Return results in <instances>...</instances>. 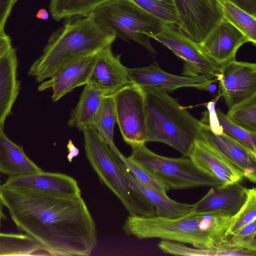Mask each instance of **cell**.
I'll use <instances>...</instances> for the list:
<instances>
[{
	"label": "cell",
	"mask_w": 256,
	"mask_h": 256,
	"mask_svg": "<svg viewBox=\"0 0 256 256\" xmlns=\"http://www.w3.org/2000/svg\"><path fill=\"white\" fill-rule=\"evenodd\" d=\"M0 202L18 228L50 256H88L96 245L95 222L81 196H54L0 182Z\"/></svg>",
	"instance_id": "cell-1"
},
{
	"label": "cell",
	"mask_w": 256,
	"mask_h": 256,
	"mask_svg": "<svg viewBox=\"0 0 256 256\" xmlns=\"http://www.w3.org/2000/svg\"><path fill=\"white\" fill-rule=\"evenodd\" d=\"M232 216L219 213L192 212L176 218L130 214L122 230L139 239L158 238L199 248H217Z\"/></svg>",
	"instance_id": "cell-2"
},
{
	"label": "cell",
	"mask_w": 256,
	"mask_h": 256,
	"mask_svg": "<svg viewBox=\"0 0 256 256\" xmlns=\"http://www.w3.org/2000/svg\"><path fill=\"white\" fill-rule=\"evenodd\" d=\"M116 38L114 34L100 28L89 15L67 18L50 36L28 74L42 82L64 66L111 45Z\"/></svg>",
	"instance_id": "cell-3"
},
{
	"label": "cell",
	"mask_w": 256,
	"mask_h": 256,
	"mask_svg": "<svg viewBox=\"0 0 256 256\" xmlns=\"http://www.w3.org/2000/svg\"><path fill=\"white\" fill-rule=\"evenodd\" d=\"M142 88L144 96L146 142L165 144L188 157L194 141L200 137L201 121L167 92L155 88Z\"/></svg>",
	"instance_id": "cell-4"
},
{
	"label": "cell",
	"mask_w": 256,
	"mask_h": 256,
	"mask_svg": "<svg viewBox=\"0 0 256 256\" xmlns=\"http://www.w3.org/2000/svg\"><path fill=\"white\" fill-rule=\"evenodd\" d=\"M86 156L100 181L120 200L130 214L156 216L149 202L132 186L126 167L93 126L82 130Z\"/></svg>",
	"instance_id": "cell-5"
},
{
	"label": "cell",
	"mask_w": 256,
	"mask_h": 256,
	"mask_svg": "<svg viewBox=\"0 0 256 256\" xmlns=\"http://www.w3.org/2000/svg\"><path fill=\"white\" fill-rule=\"evenodd\" d=\"M89 16L103 30L124 40H132L152 56L156 52L150 38L159 33L164 24L130 0H110Z\"/></svg>",
	"instance_id": "cell-6"
},
{
	"label": "cell",
	"mask_w": 256,
	"mask_h": 256,
	"mask_svg": "<svg viewBox=\"0 0 256 256\" xmlns=\"http://www.w3.org/2000/svg\"><path fill=\"white\" fill-rule=\"evenodd\" d=\"M131 147L132 152L128 158L168 190L222 185L200 170L189 157L174 158L159 155L148 149L145 144Z\"/></svg>",
	"instance_id": "cell-7"
},
{
	"label": "cell",
	"mask_w": 256,
	"mask_h": 256,
	"mask_svg": "<svg viewBox=\"0 0 256 256\" xmlns=\"http://www.w3.org/2000/svg\"><path fill=\"white\" fill-rule=\"evenodd\" d=\"M152 39L185 62L184 74L186 76H200L209 80L218 79L220 65L208 58L198 43L190 39L177 26L164 23L161 31Z\"/></svg>",
	"instance_id": "cell-8"
},
{
	"label": "cell",
	"mask_w": 256,
	"mask_h": 256,
	"mask_svg": "<svg viewBox=\"0 0 256 256\" xmlns=\"http://www.w3.org/2000/svg\"><path fill=\"white\" fill-rule=\"evenodd\" d=\"M116 123L124 141L146 144L147 138L144 96L142 88L128 84L114 96Z\"/></svg>",
	"instance_id": "cell-9"
},
{
	"label": "cell",
	"mask_w": 256,
	"mask_h": 256,
	"mask_svg": "<svg viewBox=\"0 0 256 256\" xmlns=\"http://www.w3.org/2000/svg\"><path fill=\"white\" fill-rule=\"evenodd\" d=\"M178 28L194 42H201L224 18L218 0H173Z\"/></svg>",
	"instance_id": "cell-10"
},
{
	"label": "cell",
	"mask_w": 256,
	"mask_h": 256,
	"mask_svg": "<svg viewBox=\"0 0 256 256\" xmlns=\"http://www.w3.org/2000/svg\"><path fill=\"white\" fill-rule=\"evenodd\" d=\"M220 92L228 107L256 94V64L230 60L220 65Z\"/></svg>",
	"instance_id": "cell-11"
},
{
	"label": "cell",
	"mask_w": 256,
	"mask_h": 256,
	"mask_svg": "<svg viewBox=\"0 0 256 256\" xmlns=\"http://www.w3.org/2000/svg\"><path fill=\"white\" fill-rule=\"evenodd\" d=\"M127 75L131 84L142 88H155L168 92L180 88H193L208 90L216 79L209 80L203 76H180L168 73L154 62L148 66L129 68Z\"/></svg>",
	"instance_id": "cell-12"
},
{
	"label": "cell",
	"mask_w": 256,
	"mask_h": 256,
	"mask_svg": "<svg viewBox=\"0 0 256 256\" xmlns=\"http://www.w3.org/2000/svg\"><path fill=\"white\" fill-rule=\"evenodd\" d=\"M188 157L200 170L222 185L240 183L244 178L242 172L220 152L200 138L194 141Z\"/></svg>",
	"instance_id": "cell-13"
},
{
	"label": "cell",
	"mask_w": 256,
	"mask_h": 256,
	"mask_svg": "<svg viewBox=\"0 0 256 256\" xmlns=\"http://www.w3.org/2000/svg\"><path fill=\"white\" fill-rule=\"evenodd\" d=\"M130 84L127 68L121 62L120 55L113 54L111 45L96 53L86 84L102 91L108 96H114Z\"/></svg>",
	"instance_id": "cell-14"
},
{
	"label": "cell",
	"mask_w": 256,
	"mask_h": 256,
	"mask_svg": "<svg viewBox=\"0 0 256 256\" xmlns=\"http://www.w3.org/2000/svg\"><path fill=\"white\" fill-rule=\"evenodd\" d=\"M12 188L58 196H81L77 181L65 174L44 171L29 175L8 178L2 183Z\"/></svg>",
	"instance_id": "cell-15"
},
{
	"label": "cell",
	"mask_w": 256,
	"mask_h": 256,
	"mask_svg": "<svg viewBox=\"0 0 256 256\" xmlns=\"http://www.w3.org/2000/svg\"><path fill=\"white\" fill-rule=\"evenodd\" d=\"M246 42V37L223 18L198 44L208 58L222 65L236 60L238 50Z\"/></svg>",
	"instance_id": "cell-16"
},
{
	"label": "cell",
	"mask_w": 256,
	"mask_h": 256,
	"mask_svg": "<svg viewBox=\"0 0 256 256\" xmlns=\"http://www.w3.org/2000/svg\"><path fill=\"white\" fill-rule=\"evenodd\" d=\"M201 122L199 138L217 148L242 172L244 178L256 183V153L222 132H213L208 123Z\"/></svg>",
	"instance_id": "cell-17"
},
{
	"label": "cell",
	"mask_w": 256,
	"mask_h": 256,
	"mask_svg": "<svg viewBox=\"0 0 256 256\" xmlns=\"http://www.w3.org/2000/svg\"><path fill=\"white\" fill-rule=\"evenodd\" d=\"M96 54L84 57L61 68L38 87L40 92L52 89L54 102L75 88L88 83Z\"/></svg>",
	"instance_id": "cell-18"
},
{
	"label": "cell",
	"mask_w": 256,
	"mask_h": 256,
	"mask_svg": "<svg viewBox=\"0 0 256 256\" xmlns=\"http://www.w3.org/2000/svg\"><path fill=\"white\" fill-rule=\"evenodd\" d=\"M246 190L240 183L211 186L195 204L193 212L219 213L232 216L244 202Z\"/></svg>",
	"instance_id": "cell-19"
},
{
	"label": "cell",
	"mask_w": 256,
	"mask_h": 256,
	"mask_svg": "<svg viewBox=\"0 0 256 256\" xmlns=\"http://www.w3.org/2000/svg\"><path fill=\"white\" fill-rule=\"evenodd\" d=\"M18 62L14 48L0 58V130L4 129L6 119L12 114L19 94L20 82L17 78Z\"/></svg>",
	"instance_id": "cell-20"
},
{
	"label": "cell",
	"mask_w": 256,
	"mask_h": 256,
	"mask_svg": "<svg viewBox=\"0 0 256 256\" xmlns=\"http://www.w3.org/2000/svg\"><path fill=\"white\" fill-rule=\"evenodd\" d=\"M20 146L0 130V172L10 177L20 176L42 172Z\"/></svg>",
	"instance_id": "cell-21"
},
{
	"label": "cell",
	"mask_w": 256,
	"mask_h": 256,
	"mask_svg": "<svg viewBox=\"0 0 256 256\" xmlns=\"http://www.w3.org/2000/svg\"><path fill=\"white\" fill-rule=\"evenodd\" d=\"M126 173L133 187L154 208L156 216L172 218L184 216L194 211L195 204L182 203L170 198L166 194L140 182L126 167Z\"/></svg>",
	"instance_id": "cell-22"
},
{
	"label": "cell",
	"mask_w": 256,
	"mask_h": 256,
	"mask_svg": "<svg viewBox=\"0 0 256 256\" xmlns=\"http://www.w3.org/2000/svg\"><path fill=\"white\" fill-rule=\"evenodd\" d=\"M106 96L102 91L88 84L85 85L68 124L80 130L86 127L92 126L96 114Z\"/></svg>",
	"instance_id": "cell-23"
},
{
	"label": "cell",
	"mask_w": 256,
	"mask_h": 256,
	"mask_svg": "<svg viewBox=\"0 0 256 256\" xmlns=\"http://www.w3.org/2000/svg\"><path fill=\"white\" fill-rule=\"evenodd\" d=\"M48 252L26 234L0 232V256L48 255Z\"/></svg>",
	"instance_id": "cell-24"
},
{
	"label": "cell",
	"mask_w": 256,
	"mask_h": 256,
	"mask_svg": "<svg viewBox=\"0 0 256 256\" xmlns=\"http://www.w3.org/2000/svg\"><path fill=\"white\" fill-rule=\"evenodd\" d=\"M110 0H51L50 9L53 18H62L88 16L99 6Z\"/></svg>",
	"instance_id": "cell-25"
},
{
	"label": "cell",
	"mask_w": 256,
	"mask_h": 256,
	"mask_svg": "<svg viewBox=\"0 0 256 256\" xmlns=\"http://www.w3.org/2000/svg\"><path fill=\"white\" fill-rule=\"evenodd\" d=\"M223 17L256 44V16L249 14L228 0H218Z\"/></svg>",
	"instance_id": "cell-26"
},
{
	"label": "cell",
	"mask_w": 256,
	"mask_h": 256,
	"mask_svg": "<svg viewBox=\"0 0 256 256\" xmlns=\"http://www.w3.org/2000/svg\"><path fill=\"white\" fill-rule=\"evenodd\" d=\"M116 123L113 96H106L94 116L92 126L108 146L114 145V128Z\"/></svg>",
	"instance_id": "cell-27"
},
{
	"label": "cell",
	"mask_w": 256,
	"mask_h": 256,
	"mask_svg": "<svg viewBox=\"0 0 256 256\" xmlns=\"http://www.w3.org/2000/svg\"><path fill=\"white\" fill-rule=\"evenodd\" d=\"M226 116L236 125L256 133V94L230 108Z\"/></svg>",
	"instance_id": "cell-28"
},
{
	"label": "cell",
	"mask_w": 256,
	"mask_h": 256,
	"mask_svg": "<svg viewBox=\"0 0 256 256\" xmlns=\"http://www.w3.org/2000/svg\"><path fill=\"white\" fill-rule=\"evenodd\" d=\"M256 220V188L246 190V200L239 210L231 217L225 232L228 238L236 233L241 228Z\"/></svg>",
	"instance_id": "cell-29"
},
{
	"label": "cell",
	"mask_w": 256,
	"mask_h": 256,
	"mask_svg": "<svg viewBox=\"0 0 256 256\" xmlns=\"http://www.w3.org/2000/svg\"><path fill=\"white\" fill-rule=\"evenodd\" d=\"M216 116L222 132L256 153V133L234 124L219 109L216 110Z\"/></svg>",
	"instance_id": "cell-30"
},
{
	"label": "cell",
	"mask_w": 256,
	"mask_h": 256,
	"mask_svg": "<svg viewBox=\"0 0 256 256\" xmlns=\"http://www.w3.org/2000/svg\"><path fill=\"white\" fill-rule=\"evenodd\" d=\"M164 23L178 26L179 20L173 0H130Z\"/></svg>",
	"instance_id": "cell-31"
},
{
	"label": "cell",
	"mask_w": 256,
	"mask_h": 256,
	"mask_svg": "<svg viewBox=\"0 0 256 256\" xmlns=\"http://www.w3.org/2000/svg\"><path fill=\"white\" fill-rule=\"evenodd\" d=\"M250 223L232 236L226 238L219 247L238 248L256 253V222Z\"/></svg>",
	"instance_id": "cell-32"
},
{
	"label": "cell",
	"mask_w": 256,
	"mask_h": 256,
	"mask_svg": "<svg viewBox=\"0 0 256 256\" xmlns=\"http://www.w3.org/2000/svg\"><path fill=\"white\" fill-rule=\"evenodd\" d=\"M163 252L186 256H224V252L220 248H192L184 244L173 241L161 240L158 244Z\"/></svg>",
	"instance_id": "cell-33"
},
{
	"label": "cell",
	"mask_w": 256,
	"mask_h": 256,
	"mask_svg": "<svg viewBox=\"0 0 256 256\" xmlns=\"http://www.w3.org/2000/svg\"><path fill=\"white\" fill-rule=\"evenodd\" d=\"M109 147L132 175L140 182L162 193L166 194V192L168 190L167 187L154 178L144 170L129 160L128 158L126 157L120 152L115 144Z\"/></svg>",
	"instance_id": "cell-34"
},
{
	"label": "cell",
	"mask_w": 256,
	"mask_h": 256,
	"mask_svg": "<svg viewBox=\"0 0 256 256\" xmlns=\"http://www.w3.org/2000/svg\"><path fill=\"white\" fill-rule=\"evenodd\" d=\"M17 0H0V34L4 32L6 22Z\"/></svg>",
	"instance_id": "cell-35"
},
{
	"label": "cell",
	"mask_w": 256,
	"mask_h": 256,
	"mask_svg": "<svg viewBox=\"0 0 256 256\" xmlns=\"http://www.w3.org/2000/svg\"><path fill=\"white\" fill-rule=\"evenodd\" d=\"M250 14L256 16V0H228Z\"/></svg>",
	"instance_id": "cell-36"
},
{
	"label": "cell",
	"mask_w": 256,
	"mask_h": 256,
	"mask_svg": "<svg viewBox=\"0 0 256 256\" xmlns=\"http://www.w3.org/2000/svg\"><path fill=\"white\" fill-rule=\"evenodd\" d=\"M12 48V40L10 36L5 32L0 34V58Z\"/></svg>",
	"instance_id": "cell-37"
},
{
	"label": "cell",
	"mask_w": 256,
	"mask_h": 256,
	"mask_svg": "<svg viewBox=\"0 0 256 256\" xmlns=\"http://www.w3.org/2000/svg\"><path fill=\"white\" fill-rule=\"evenodd\" d=\"M36 17L42 20H46L49 17V14L46 9L42 8L37 12Z\"/></svg>",
	"instance_id": "cell-38"
},
{
	"label": "cell",
	"mask_w": 256,
	"mask_h": 256,
	"mask_svg": "<svg viewBox=\"0 0 256 256\" xmlns=\"http://www.w3.org/2000/svg\"><path fill=\"white\" fill-rule=\"evenodd\" d=\"M6 218V216L4 212L2 205L0 202V228L2 220Z\"/></svg>",
	"instance_id": "cell-39"
}]
</instances>
